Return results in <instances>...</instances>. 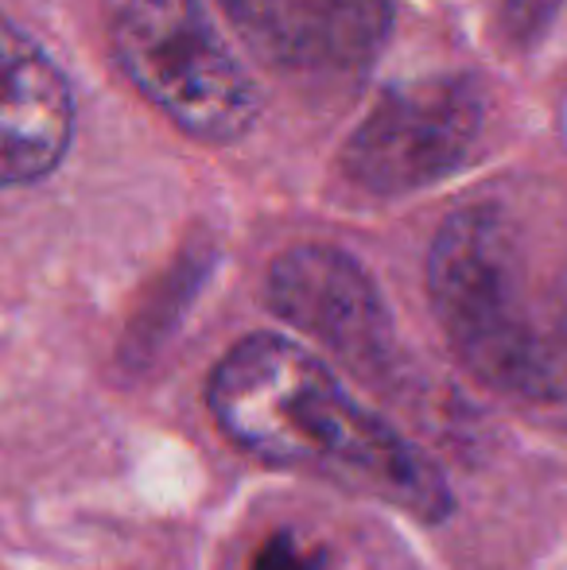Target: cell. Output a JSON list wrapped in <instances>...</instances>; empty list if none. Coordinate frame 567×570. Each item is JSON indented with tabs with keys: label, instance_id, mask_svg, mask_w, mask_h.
<instances>
[{
	"label": "cell",
	"instance_id": "cell-1",
	"mask_svg": "<svg viewBox=\"0 0 567 570\" xmlns=\"http://www.w3.org/2000/svg\"><path fill=\"white\" fill-rule=\"evenodd\" d=\"M206 407L218 431L276 470H303L439 524L454 493L439 465L342 392L331 368L281 334H250L214 365Z\"/></svg>",
	"mask_w": 567,
	"mask_h": 570
},
{
	"label": "cell",
	"instance_id": "cell-2",
	"mask_svg": "<svg viewBox=\"0 0 567 570\" xmlns=\"http://www.w3.org/2000/svg\"><path fill=\"white\" fill-rule=\"evenodd\" d=\"M428 295L478 381L517 396L567 392V272L540 284L521 229L498 206H467L439 226Z\"/></svg>",
	"mask_w": 567,
	"mask_h": 570
},
{
	"label": "cell",
	"instance_id": "cell-3",
	"mask_svg": "<svg viewBox=\"0 0 567 570\" xmlns=\"http://www.w3.org/2000/svg\"><path fill=\"white\" fill-rule=\"evenodd\" d=\"M125 78L198 144L226 148L253 128L261 94L203 0H101Z\"/></svg>",
	"mask_w": 567,
	"mask_h": 570
},
{
	"label": "cell",
	"instance_id": "cell-4",
	"mask_svg": "<svg viewBox=\"0 0 567 570\" xmlns=\"http://www.w3.org/2000/svg\"><path fill=\"white\" fill-rule=\"evenodd\" d=\"M482 132V94L470 78H420L389 90L354 128L342 167L373 195H412L447 179Z\"/></svg>",
	"mask_w": 567,
	"mask_h": 570
},
{
	"label": "cell",
	"instance_id": "cell-5",
	"mask_svg": "<svg viewBox=\"0 0 567 570\" xmlns=\"http://www.w3.org/2000/svg\"><path fill=\"white\" fill-rule=\"evenodd\" d=\"M265 299L276 318L373 376L393 361V323L378 284L334 245H295L268 268Z\"/></svg>",
	"mask_w": 567,
	"mask_h": 570
},
{
	"label": "cell",
	"instance_id": "cell-6",
	"mask_svg": "<svg viewBox=\"0 0 567 570\" xmlns=\"http://www.w3.org/2000/svg\"><path fill=\"white\" fill-rule=\"evenodd\" d=\"M242 43L273 70H365L385 47L389 0H226Z\"/></svg>",
	"mask_w": 567,
	"mask_h": 570
},
{
	"label": "cell",
	"instance_id": "cell-7",
	"mask_svg": "<svg viewBox=\"0 0 567 570\" xmlns=\"http://www.w3.org/2000/svg\"><path fill=\"white\" fill-rule=\"evenodd\" d=\"M75 140V98L51 55L0 16V187H23L62 164Z\"/></svg>",
	"mask_w": 567,
	"mask_h": 570
},
{
	"label": "cell",
	"instance_id": "cell-8",
	"mask_svg": "<svg viewBox=\"0 0 567 570\" xmlns=\"http://www.w3.org/2000/svg\"><path fill=\"white\" fill-rule=\"evenodd\" d=\"M253 570H323V567H319V556L300 548V540L292 532H273L261 543Z\"/></svg>",
	"mask_w": 567,
	"mask_h": 570
},
{
	"label": "cell",
	"instance_id": "cell-9",
	"mask_svg": "<svg viewBox=\"0 0 567 570\" xmlns=\"http://www.w3.org/2000/svg\"><path fill=\"white\" fill-rule=\"evenodd\" d=\"M556 8V0H506V28L514 36H529L545 23V16Z\"/></svg>",
	"mask_w": 567,
	"mask_h": 570
}]
</instances>
